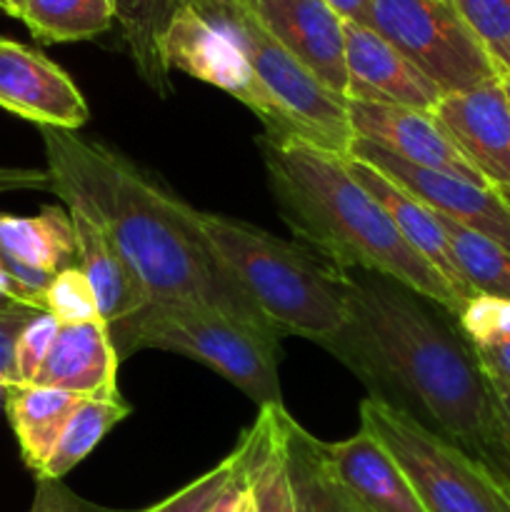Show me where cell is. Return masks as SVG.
I'll return each instance as SVG.
<instances>
[{"mask_svg":"<svg viewBox=\"0 0 510 512\" xmlns=\"http://www.w3.org/2000/svg\"><path fill=\"white\" fill-rule=\"evenodd\" d=\"M40 135L50 190L110 235L150 303L200 305L278 338L208 248L193 205L78 130L43 125Z\"/></svg>","mask_w":510,"mask_h":512,"instance_id":"cell-1","label":"cell"},{"mask_svg":"<svg viewBox=\"0 0 510 512\" xmlns=\"http://www.w3.org/2000/svg\"><path fill=\"white\" fill-rule=\"evenodd\" d=\"M348 325L323 345L380 400L460 445L488 468L500 458L488 380L468 340L420 295L383 275L345 270Z\"/></svg>","mask_w":510,"mask_h":512,"instance_id":"cell-2","label":"cell"},{"mask_svg":"<svg viewBox=\"0 0 510 512\" xmlns=\"http://www.w3.org/2000/svg\"><path fill=\"white\" fill-rule=\"evenodd\" d=\"M275 208L288 228L338 270L383 275L458 318L465 300L395 228L348 173L345 158L298 140L258 138Z\"/></svg>","mask_w":510,"mask_h":512,"instance_id":"cell-3","label":"cell"},{"mask_svg":"<svg viewBox=\"0 0 510 512\" xmlns=\"http://www.w3.org/2000/svg\"><path fill=\"white\" fill-rule=\"evenodd\" d=\"M208 248L278 338L325 345L348 325L345 270L243 220L195 210Z\"/></svg>","mask_w":510,"mask_h":512,"instance_id":"cell-4","label":"cell"},{"mask_svg":"<svg viewBox=\"0 0 510 512\" xmlns=\"http://www.w3.org/2000/svg\"><path fill=\"white\" fill-rule=\"evenodd\" d=\"M110 335L120 358L145 348L168 350L208 365L260 408L283 405L278 338L218 310L190 303H148L110 325Z\"/></svg>","mask_w":510,"mask_h":512,"instance_id":"cell-5","label":"cell"},{"mask_svg":"<svg viewBox=\"0 0 510 512\" xmlns=\"http://www.w3.org/2000/svg\"><path fill=\"white\" fill-rule=\"evenodd\" d=\"M203 15L223 25L243 48L265 98V135L298 140L338 158H348L353 130L348 100L325 88L255 18L250 0H190Z\"/></svg>","mask_w":510,"mask_h":512,"instance_id":"cell-6","label":"cell"},{"mask_svg":"<svg viewBox=\"0 0 510 512\" xmlns=\"http://www.w3.org/2000/svg\"><path fill=\"white\" fill-rule=\"evenodd\" d=\"M360 425L403 468L425 512H505L490 470L408 410L370 395L360 403Z\"/></svg>","mask_w":510,"mask_h":512,"instance_id":"cell-7","label":"cell"},{"mask_svg":"<svg viewBox=\"0 0 510 512\" xmlns=\"http://www.w3.org/2000/svg\"><path fill=\"white\" fill-rule=\"evenodd\" d=\"M373 30L443 95L503 78L450 0H373Z\"/></svg>","mask_w":510,"mask_h":512,"instance_id":"cell-8","label":"cell"},{"mask_svg":"<svg viewBox=\"0 0 510 512\" xmlns=\"http://www.w3.org/2000/svg\"><path fill=\"white\" fill-rule=\"evenodd\" d=\"M348 155L373 165L390 183L433 213L445 215L510 250V198L500 190L410 165L363 138H353Z\"/></svg>","mask_w":510,"mask_h":512,"instance_id":"cell-9","label":"cell"},{"mask_svg":"<svg viewBox=\"0 0 510 512\" xmlns=\"http://www.w3.org/2000/svg\"><path fill=\"white\" fill-rule=\"evenodd\" d=\"M165 68L225 90L248 105L260 120L268 115V98L245 58L238 40L193 3L183 5L170 20L160 43Z\"/></svg>","mask_w":510,"mask_h":512,"instance_id":"cell-10","label":"cell"},{"mask_svg":"<svg viewBox=\"0 0 510 512\" xmlns=\"http://www.w3.org/2000/svg\"><path fill=\"white\" fill-rule=\"evenodd\" d=\"M433 118L480 178L510 195V95L505 78L443 95Z\"/></svg>","mask_w":510,"mask_h":512,"instance_id":"cell-11","label":"cell"},{"mask_svg":"<svg viewBox=\"0 0 510 512\" xmlns=\"http://www.w3.org/2000/svg\"><path fill=\"white\" fill-rule=\"evenodd\" d=\"M0 108L35 125L78 130L90 110L68 73L40 50L0 38Z\"/></svg>","mask_w":510,"mask_h":512,"instance_id":"cell-12","label":"cell"},{"mask_svg":"<svg viewBox=\"0 0 510 512\" xmlns=\"http://www.w3.org/2000/svg\"><path fill=\"white\" fill-rule=\"evenodd\" d=\"M348 123L355 138L368 140L405 163L453 175V178L468 180V183L488 185L480 178L478 170L460 155V150L450 143L433 113L348 100Z\"/></svg>","mask_w":510,"mask_h":512,"instance_id":"cell-13","label":"cell"},{"mask_svg":"<svg viewBox=\"0 0 510 512\" xmlns=\"http://www.w3.org/2000/svg\"><path fill=\"white\" fill-rule=\"evenodd\" d=\"M345 100L433 113L443 93L368 25L345 23Z\"/></svg>","mask_w":510,"mask_h":512,"instance_id":"cell-14","label":"cell"},{"mask_svg":"<svg viewBox=\"0 0 510 512\" xmlns=\"http://www.w3.org/2000/svg\"><path fill=\"white\" fill-rule=\"evenodd\" d=\"M250 8L308 73L345 98V20L325 0H250Z\"/></svg>","mask_w":510,"mask_h":512,"instance_id":"cell-15","label":"cell"},{"mask_svg":"<svg viewBox=\"0 0 510 512\" xmlns=\"http://www.w3.org/2000/svg\"><path fill=\"white\" fill-rule=\"evenodd\" d=\"M0 265L23 288L30 303L43 310L50 280L78 265L68 210L45 205L33 218L0 213Z\"/></svg>","mask_w":510,"mask_h":512,"instance_id":"cell-16","label":"cell"},{"mask_svg":"<svg viewBox=\"0 0 510 512\" xmlns=\"http://www.w3.org/2000/svg\"><path fill=\"white\" fill-rule=\"evenodd\" d=\"M120 355L105 320L60 325L30 385L68 390L83 398H120Z\"/></svg>","mask_w":510,"mask_h":512,"instance_id":"cell-17","label":"cell"},{"mask_svg":"<svg viewBox=\"0 0 510 512\" xmlns=\"http://www.w3.org/2000/svg\"><path fill=\"white\" fill-rule=\"evenodd\" d=\"M330 468L368 512H425L403 468L383 443L360 425L340 443H325Z\"/></svg>","mask_w":510,"mask_h":512,"instance_id":"cell-18","label":"cell"},{"mask_svg":"<svg viewBox=\"0 0 510 512\" xmlns=\"http://www.w3.org/2000/svg\"><path fill=\"white\" fill-rule=\"evenodd\" d=\"M65 210L70 213V223H73L78 268L83 270L93 288L105 323L115 325L143 310L150 303L148 293L135 278L130 265L125 263L120 250L115 248L110 235L78 205H65Z\"/></svg>","mask_w":510,"mask_h":512,"instance_id":"cell-19","label":"cell"},{"mask_svg":"<svg viewBox=\"0 0 510 512\" xmlns=\"http://www.w3.org/2000/svg\"><path fill=\"white\" fill-rule=\"evenodd\" d=\"M345 168H348V173L353 175V178L358 180L380 205H383L385 213L393 218L395 228H398L400 235L410 243V248L418 250V253L423 255L445 280H448L450 288L468 303L475 293L468 288V283L460 278L458 268H455L453 263V255H450L448 240H445V233L443 228H440L438 220H435L433 210L425 208V205L418 203L413 195L400 190L398 185L390 183L380 170L363 163V160L350 158L348 155V158H345Z\"/></svg>","mask_w":510,"mask_h":512,"instance_id":"cell-20","label":"cell"},{"mask_svg":"<svg viewBox=\"0 0 510 512\" xmlns=\"http://www.w3.org/2000/svg\"><path fill=\"white\" fill-rule=\"evenodd\" d=\"M83 395L43 385H10L5 393V415L18 440L23 463L38 478L53 455L65 425Z\"/></svg>","mask_w":510,"mask_h":512,"instance_id":"cell-21","label":"cell"},{"mask_svg":"<svg viewBox=\"0 0 510 512\" xmlns=\"http://www.w3.org/2000/svg\"><path fill=\"white\" fill-rule=\"evenodd\" d=\"M283 405H265L243 433V473L258 512H298L285 453Z\"/></svg>","mask_w":510,"mask_h":512,"instance_id":"cell-22","label":"cell"},{"mask_svg":"<svg viewBox=\"0 0 510 512\" xmlns=\"http://www.w3.org/2000/svg\"><path fill=\"white\" fill-rule=\"evenodd\" d=\"M283 433L298 512H368L330 468L323 440L295 423L288 410L283 415Z\"/></svg>","mask_w":510,"mask_h":512,"instance_id":"cell-23","label":"cell"},{"mask_svg":"<svg viewBox=\"0 0 510 512\" xmlns=\"http://www.w3.org/2000/svg\"><path fill=\"white\" fill-rule=\"evenodd\" d=\"M188 3L190 0H110L115 23L123 30L140 78L163 98L173 93V85L160 53V43L170 20Z\"/></svg>","mask_w":510,"mask_h":512,"instance_id":"cell-24","label":"cell"},{"mask_svg":"<svg viewBox=\"0 0 510 512\" xmlns=\"http://www.w3.org/2000/svg\"><path fill=\"white\" fill-rule=\"evenodd\" d=\"M18 18L40 43L93 40L115 23L110 0H25Z\"/></svg>","mask_w":510,"mask_h":512,"instance_id":"cell-25","label":"cell"},{"mask_svg":"<svg viewBox=\"0 0 510 512\" xmlns=\"http://www.w3.org/2000/svg\"><path fill=\"white\" fill-rule=\"evenodd\" d=\"M130 415V405L123 398H83L75 408L55 445L53 455L45 463L38 478L63 480L73 468H78L90 453L100 445V440L110 433L118 423ZM35 478V480H38Z\"/></svg>","mask_w":510,"mask_h":512,"instance_id":"cell-26","label":"cell"},{"mask_svg":"<svg viewBox=\"0 0 510 512\" xmlns=\"http://www.w3.org/2000/svg\"><path fill=\"white\" fill-rule=\"evenodd\" d=\"M435 220L443 228L455 268L468 288L510 300V250L445 215L435 213Z\"/></svg>","mask_w":510,"mask_h":512,"instance_id":"cell-27","label":"cell"},{"mask_svg":"<svg viewBox=\"0 0 510 512\" xmlns=\"http://www.w3.org/2000/svg\"><path fill=\"white\" fill-rule=\"evenodd\" d=\"M505 80L510 78V0H450Z\"/></svg>","mask_w":510,"mask_h":512,"instance_id":"cell-28","label":"cell"},{"mask_svg":"<svg viewBox=\"0 0 510 512\" xmlns=\"http://www.w3.org/2000/svg\"><path fill=\"white\" fill-rule=\"evenodd\" d=\"M43 313L53 315L60 325L103 320L93 288H90L88 278H85L78 265L63 270V273L50 280L48 290L43 295Z\"/></svg>","mask_w":510,"mask_h":512,"instance_id":"cell-29","label":"cell"},{"mask_svg":"<svg viewBox=\"0 0 510 512\" xmlns=\"http://www.w3.org/2000/svg\"><path fill=\"white\" fill-rule=\"evenodd\" d=\"M240 465H243V445L238 443L233 453L225 455L215 468H210L208 473L195 478L193 483L180 488L178 493L160 500V503L150 505V508L143 512H210L213 505L218 503L220 495H223V490L228 488L230 480L235 478Z\"/></svg>","mask_w":510,"mask_h":512,"instance_id":"cell-30","label":"cell"},{"mask_svg":"<svg viewBox=\"0 0 510 512\" xmlns=\"http://www.w3.org/2000/svg\"><path fill=\"white\" fill-rule=\"evenodd\" d=\"M455 320L470 348H493L510 338V300L475 293Z\"/></svg>","mask_w":510,"mask_h":512,"instance_id":"cell-31","label":"cell"},{"mask_svg":"<svg viewBox=\"0 0 510 512\" xmlns=\"http://www.w3.org/2000/svg\"><path fill=\"white\" fill-rule=\"evenodd\" d=\"M60 323L48 313H38L20 333L15 343V370H18V383L30 385L58 335Z\"/></svg>","mask_w":510,"mask_h":512,"instance_id":"cell-32","label":"cell"},{"mask_svg":"<svg viewBox=\"0 0 510 512\" xmlns=\"http://www.w3.org/2000/svg\"><path fill=\"white\" fill-rule=\"evenodd\" d=\"M28 512H128V510H115L105 508V505L90 503V500L80 498L78 493L68 488L63 480H35V493L33 503H30Z\"/></svg>","mask_w":510,"mask_h":512,"instance_id":"cell-33","label":"cell"},{"mask_svg":"<svg viewBox=\"0 0 510 512\" xmlns=\"http://www.w3.org/2000/svg\"><path fill=\"white\" fill-rule=\"evenodd\" d=\"M485 380H488L490 395H493V408H495V428H498V445H500V458L493 470L510 475V380L493 370L490 365L480 363Z\"/></svg>","mask_w":510,"mask_h":512,"instance_id":"cell-34","label":"cell"},{"mask_svg":"<svg viewBox=\"0 0 510 512\" xmlns=\"http://www.w3.org/2000/svg\"><path fill=\"white\" fill-rule=\"evenodd\" d=\"M40 310L13 308L0 310V385L10 388L18 383V370H15V343L25 325L38 315Z\"/></svg>","mask_w":510,"mask_h":512,"instance_id":"cell-35","label":"cell"},{"mask_svg":"<svg viewBox=\"0 0 510 512\" xmlns=\"http://www.w3.org/2000/svg\"><path fill=\"white\" fill-rule=\"evenodd\" d=\"M345 23H358L373 28V0H325Z\"/></svg>","mask_w":510,"mask_h":512,"instance_id":"cell-36","label":"cell"},{"mask_svg":"<svg viewBox=\"0 0 510 512\" xmlns=\"http://www.w3.org/2000/svg\"><path fill=\"white\" fill-rule=\"evenodd\" d=\"M13 308L38 310L33 303H30L28 295L23 293V288L10 278L8 270L0 265V310H13ZM40 313H43V310H40Z\"/></svg>","mask_w":510,"mask_h":512,"instance_id":"cell-37","label":"cell"},{"mask_svg":"<svg viewBox=\"0 0 510 512\" xmlns=\"http://www.w3.org/2000/svg\"><path fill=\"white\" fill-rule=\"evenodd\" d=\"M473 353L480 363L490 365V368L498 370L500 375H505V378L510 380V338H505L503 343L493 345V348H483V350L473 348Z\"/></svg>","mask_w":510,"mask_h":512,"instance_id":"cell-38","label":"cell"},{"mask_svg":"<svg viewBox=\"0 0 510 512\" xmlns=\"http://www.w3.org/2000/svg\"><path fill=\"white\" fill-rule=\"evenodd\" d=\"M238 443H240V440H238ZM240 445H243V443H240ZM243 490H245V473H243V465H240V470L235 473V478L230 480L228 488L223 490V495H220L218 503L213 505V510H210V512H235V505H238Z\"/></svg>","mask_w":510,"mask_h":512,"instance_id":"cell-39","label":"cell"},{"mask_svg":"<svg viewBox=\"0 0 510 512\" xmlns=\"http://www.w3.org/2000/svg\"><path fill=\"white\" fill-rule=\"evenodd\" d=\"M485 468H488V465H485ZM488 470H490V475H493V483H495V488H498L500 500H503L505 512H510V475L500 473V470H493V468H488Z\"/></svg>","mask_w":510,"mask_h":512,"instance_id":"cell-40","label":"cell"},{"mask_svg":"<svg viewBox=\"0 0 510 512\" xmlns=\"http://www.w3.org/2000/svg\"><path fill=\"white\" fill-rule=\"evenodd\" d=\"M235 512H258V510H255L253 498H250V493H248V485H245L243 495H240L238 505H235Z\"/></svg>","mask_w":510,"mask_h":512,"instance_id":"cell-41","label":"cell"},{"mask_svg":"<svg viewBox=\"0 0 510 512\" xmlns=\"http://www.w3.org/2000/svg\"><path fill=\"white\" fill-rule=\"evenodd\" d=\"M0 10H3V13H8V15H13V18H15V10H13V3H10V0H0Z\"/></svg>","mask_w":510,"mask_h":512,"instance_id":"cell-42","label":"cell"},{"mask_svg":"<svg viewBox=\"0 0 510 512\" xmlns=\"http://www.w3.org/2000/svg\"><path fill=\"white\" fill-rule=\"evenodd\" d=\"M10 3H13L15 18H18V13H20V8H23V3H25V0H10Z\"/></svg>","mask_w":510,"mask_h":512,"instance_id":"cell-43","label":"cell"},{"mask_svg":"<svg viewBox=\"0 0 510 512\" xmlns=\"http://www.w3.org/2000/svg\"><path fill=\"white\" fill-rule=\"evenodd\" d=\"M5 393H8V388H5V385H0V405L5 403Z\"/></svg>","mask_w":510,"mask_h":512,"instance_id":"cell-44","label":"cell"},{"mask_svg":"<svg viewBox=\"0 0 510 512\" xmlns=\"http://www.w3.org/2000/svg\"><path fill=\"white\" fill-rule=\"evenodd\" d=\"M505 83H508V95H510V80H505Z\"/></svg>","mask_w":510,"mask_h":512,"instance_id":"cell-45","label":"cell"},{"mask_svg":"<svg viewBox=\"0 0 510 512\" xmlns=\"http://www.w3.org/2000/svg\"><path fill=\"white\" fill-rule=\"evenodd\" d=\"M508 198H510V195H508Z\"/></svg>","mask_w":510,"mask_h":512,"instance_id":"cell-46","label":"cell"},{"mask_svg":"<svg viewBox=\"0 0 510 512\" xmlns=\"http://www.w3.org/2000/svg\"><path fill=\"white\" fill-rule=\"evenodd\" d=\"M508 80H510V78H508Z\"/></svg>","mask_w":510,"mask_h":512,"instance_id":"cell-47","label":"cell"}]
</instances>
